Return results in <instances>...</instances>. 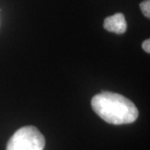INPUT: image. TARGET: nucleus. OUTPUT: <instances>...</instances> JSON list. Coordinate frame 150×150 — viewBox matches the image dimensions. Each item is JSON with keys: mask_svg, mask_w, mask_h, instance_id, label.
Returning <instances> with one entry per match:
<instances>
[{"mask_svg": "<svg viewBox=\"0 0 150 150\" xmlns=\"http://www.w3.org/2000/svg\"><path fill=\"white\" fill-rule=\"evenodd\" d=\"M92 108L105 122L114 125L134 123L139 110L134 103L121 94L103 92L93 97Z\"/></svg>", "mask_w": 150, "mask_h": 150, "instance_id": "nucleus-1", "label": "nucleus"}, {"mask_svg": "<svg viewBox=\"0 0 150 150\" xmlns=\"http://www.w3.org/2000/svg\"><path fill=\"white\" fill-rule=\"evenodd\" d=\"M45 139L34 126H24L18 129L8 140L6 150H43Z\"/></svg>", "mask_w": 150, "mask_h": 150, "instance_id": "nucleus-2", "label": "nucleus"}, {"mask_svg": "<svg viewBox=\"0 0 150 150\" xmlns=\"http://www.w3.org/2000/svg\"><path fill=\"white\" fill-rule=\"evenodd\" d=\"M103 28L108 32L122 34L127 30V22L122 13H115L104 19Z\"/></svg>", "mask_w": 150, "mask_h": 150, "instance_id": "nucleus-3", "label": "nucleus"}, {"mask_svg": "<svg viewBox=\"0 0 150 150\" xmlns=\"http://www.w3.org/2000/svg\"><path fill=\"white\" fill-rule=\"evenodd\" d=\"M142 13L146 18H150V0H144L139 4Z\"/></svg>", "mask_w": 150, "mask_h": 150, "instance_id": "nucleus-4", "label": "nucleus"}, {"mask_svg": "<svg viewBox=\"0 0 150 150\" xmlns=\"http://www.w3.org/2000/svg\"><path fill=\"white\" fill-rule=\"evenodd\" d=\"M142 48H144L146 53L149 54L150 53V40L149 39H146L145 41H144V43L142 44Z\"/></svg>", "mask_w": 150, "mask_h": 150, "instance_id": "nucleus-5", "label": "nucleus"}]
</instances>
